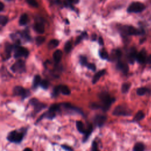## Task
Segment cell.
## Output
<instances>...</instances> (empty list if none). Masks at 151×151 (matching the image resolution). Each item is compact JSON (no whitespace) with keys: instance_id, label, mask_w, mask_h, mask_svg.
I'll use <instances>...</instances> for the list:
<instances>
[{"instance_id":"d6986e66","label":"cell","mask_w":151,"mask_h":151,"mask_svg":"<svg viewBox=\"0 0 151 151\" xmlns=\"http://www.w3.org/2000/svg\"><path fill=\"white\" fill-rule=\"evenodd\" d=\"M59 44V40H56V39H53V40H52L49 43V45H48V48L50 50L52 49H53L56 47H57Z\"/></svg>"},{"instance_id":"30bf717a","label":"cell","mask_w":151,"mask_h":151,"mask_svg":"<svg viewBox=\"0 0 151 151\" xmlns=\"http://www.w3.org/2000/svg\"><path fill=\"white\" fill-rule=\"evenodd\" d=\"M34 30L39 34H43L44 32V24L41 22H37L34 25Z\"/></svg>"},{"instance_id":"3957f363","label":"cell","mask_w":151,"mask_h":151,"mask_svg":"<svg viewBox=\"0 0 151 151\" xmlns=\"http://www.w3.org/2000/svg\"><path fill=\"white\" fill-rule=\"evenodd\" d=\"M11 70L13 72L17 73H22L25 71V66L24 61L20 60L16 61L12 66Z\"/></svg>"},{"instance_id":"484cf974","label":"cell","mask_w":151,"mask_h":151,"mask_svg":"<svg viewBox=\"0 0 151 151\" xmlns=\"http://www.w3.org/2000/svg\"><path fill=\"white\" fill-rule=\"evenodd\" d=\"M8 21V18L6 16H0V25H6Z\"/></svg>"},{"instance_id":"2e32d148","label":"cell","mask_w":151,"mask_h":151,"mask_svg":"<svg viewBox=\"0 0 151 151\" xmlns=\"http://www.w3.org/2000/svg\"><path fill=\"white\" fill-rule=\"evenodd\" d=\"M59 87L60 92H61L63 95H69L70 94V90L67 86L64 85H61V86H59Z\"/></svg>"},{"instance_id":"4316f807","label":"cell","mask_w":151,"mask_h":151,"mask_svg":"<svg viewBox=\"0 0 151 151\" xmlns=\"http://www.w3.org/2000/svg\"><path fill=\"white\" fill-rule=\"evenodd\" d=\"M92 130H93V129H92V126H90L87 128V129L86 130V132H85V138H84V139H83V141H84V142H85V141L88 139L89 136H90V135L91 133L92 132Z\"/></svg>"},{"instance_id":"5bb4252c","label":"cell","mask_w":151,"mask_h":151,"mask_svg":"<svg viewBox=\"0 0 151 151\" xmlns=\"http://www.w3.org/2000/svg\"><path fill=\"white\" fill-rule=\"evenodd\" d=\"M126 32L129 35H137L140 33V32L138 30H137L136 28H135L132 26L128 27L126 28Z\"/></svg>"},{"instance_id":"4dcf8cb0","label":"cell","mask_w":151,"mask_h":151,"mask_svg":"<svg viewBox=\"0 0 151 151\" xmlns=\"http://www.w3.org/2000/svg\"><path fill=\"white\" fill-rule=\"evenodd\" d=\"M147 91V89L145 87H141V88H139L137 90V94L139 96H143L144 95Z\"/></svg>"},{"instance_id":"cb8c5ba5","label":"cell","mask_w":151,"mask_h":151,"mask_svg":"<svg viewBox=\"0 0 151 151\" xmlns=\"http://www.w3.org/2000/svg\"><path fill=\"white\" fill-rule=\"evenodd\" d=\"M55 116H56V113L54 112L49 110L47 112L44 113V114L42 116V118L44 117L49 119H53L54 117H55Z\"/></svg>"},{"instance_id":"d6a6232c","label":"cell","mask_w":151,"mask_h":151,"mask_svg":"<svg viewBox=\"0 0 151 151\" xmlns=\"http://www.w3.org/2000/svg\"><path fill=\"white\" fill-rule=\"evenodd\" d=\"M100 56L103 59H107L108 58V54L106 51L102 50L100 52Z\"/></svg>"},{"instance_id":"ee69618b","label":"cell","mask_w":151,"mask_h":151,"mask_svg":"<svg viewBox=\"0 0 151 151\" xmlns=\"http://www.w3.org/2000/svg\"><path fill=\"white\" fill-rule=\"evenodd\" d=\"M147 62H148L149 63H151V55L148 57V59H147Z\"/></svg>"},{"instance_id":"f35d334b","label":"cell","mask_w":151,"mask_h":151,"mask_svg":"<svg viewBox=\"0 0 151 151\" xmlns=\"http://www.w3.org/2000/svg\"><path fill=\"white\" fill-rule=\"evenodd\" d=\"M59 92H60L59 87V86H57V87H56L54 89V95L55 96H57V95H58V94L59 93Z\"/></svg>"},{"instance_id":"7bdbcfd3","label":"cell","mask_w":151,"mask_h":151,"mask_svg":"<svg viewBox=\"0 0 151 151\" xmlns=\"http://www.w3.org/2000/svg\"><path fill=\"white\" fill-rule=\"evenodd\" d=\"M68 1H70V2H71V3H77L79 1V0H68Z\"/></svg>"},{"instance_id":"1f68e13d","label":"cell","mask_w":151,"mask_h":151,"mask_svg":"<svg viewBox=\"0 0 151 151\" xmlns=\"http://www.w3.org/2000/svg\"><path fill=\"white\" fill-rule=\"evenodd\" d=\"M27 3L30 5L31 7H34V8H37L39 6V4L37 3V1L35 0H26Z\"/></svg>"},{"instance_id":"7a4b0ae2","label":"cell","mask_w":151,"mask_h":151,"mask_svg":"<svg viewBox=\"0 0 151 151\" xmlns=\"http://www.w3.org/2000/svg\"><path fill=\"white\" fill-rule=\"evenodd\" d=\"M145 8L143 4L139 2H135L132 3L128 8L129 13H140Z\"/></svg>"},{"instance_id":"bcb514c9","label":"cell","mask_w":151,"mask_h":151,"mask_svg":"<svg viewBox=\"0 0 151 151\" xmlns=\"http://www.w3.org/2000/svg\"><path fill=\"white\" fill-rule=\"evenodd\" d=\"M92 40H93V41H95L96 39V35H92Z\"/></svg>"},{"instance_id":"ba28073f","label":"cell","mask_w":151,"mask_h":151,"mask_svg":"<svg viewBox=\"0 0 151 151\" xmlns=\"http://www.w3.org/2000/svg\"><path fill=\"white\" fill-rule=\"evenodd\" d=\"M30 104L34 107V109L36 112L40 111L42 109L46 107V105L42 103H40L36 99H32L30 102Z\"/></svg>"},{"instance_id":"60d3db41","label":"cell","mask_w":151,"mask_h":151,"mask_svg":"<svg viewBox=\"0 0 151 151\" xmlns=\"http://www.w3.org/2000/svg\"><path fill=\"white\" fill-rule=\"evenodd\" d=\"M4 8V5L3 3H1V1H0V11H1L2 10H3Z\"/></svg>"},{"instance_id":"b9f144b4","label":"cell","mask_w":151,"mask_h":151,"mask_svg":"<svg viewBox=\"0 0 151 151\" xmlns=\"http://www.w3.org/2000/svg\"><path fill=\"white\" fill-rule=\"evenodd\" d=\"M99 43H100V45H103V39L102 37H100L99 38Z\"/></svg>"},{"instance_id":"836d02e7","label":"cell","mask_w":151,"mask_h":151,"mask_svg":"<svg viewBox=\"0 0 151 151\" xmlns=\"http://www.w3.org/2000/svg\"><path fill=\"white\" fill-rule=\"evenodd\" d=\"M71 49V43L70 42H68L67 43H66V44H65L64 46V50L66 53H68L70 52Z\"/></svg>"},{"instance_id":"f1b7e54d","label":"cell","mask_w":151,"mask_h":151,"mask_svg":"<svg viewBox=\"0 0 151 151\" xmlns=\"http://www.w3.org/2000/svg\"><path fill=\"white\" fill-rule=\"evenodd\" d=\"M45 42V38L43 36H39L36 38V43L37 45H41Z\"/></svg>"},{"instance_id":"d590c367","label":"cell","mask_w":151,"mask_h":151,"mask_svg":"<svg viewBox=\"0 0 151 151\" xmlns=\"http://www.w3.org/2000/svg\"><path fill=\"white\" fill-rule=\"evenodd\" d=\"M86 66H87V67L89 69H90V70H93V71H95V70H96V66H95L94 64L89 63V64H87Z\"/></svg>"},{"instance_id":"ab89813d","label":"cell","mask_w":151,"mask_h":151,"mask_svg":"<svg viewBox=\"0 0 151 151\" xmlns=\"http://www.w3.org/2000/svg\"><path fill=\"white\" fill-rule=\"evenodd\" d=\"M62 147L64 148L65 150H68V151H72L73 149L71 147L68 146H66V145H62Z\"/></svg>"},{"instance_id":"9c48e42d","label":"cell","mask_w":151,"mask_h":151,"mask_svg":"<svg viewBox=\"0 0 151 151\" xmlns=\"http://www.w3.org/2000/svg\"><path fill=\"white\" fill-rule=\"evenodd\" d=\"M94 121H95V124L97 126L100 127V126H103V124L104 123V122H106V117L104 115H97L95 116Z\"/></svg>"},{"instance_id":"9a60e30c","label":"cell","mask_w":151,"mask_h":151,"mask_svg":"<svg viewBox=\"0 0 151 151\" xmlns=\"http://www.w3.org/2000/svg\"><path fill=\"white\" fill-rule=\"evenodd\" d=\"M136 56H137V53H136V50L135 49L133 48L131 50V52L129 54V61L131 63H133V61H135V60L136 58Z\"/></svg>"},{"instance_id":"8fae6325","label":"cell","mask_w":151,"mask_h":151,"mask_svg":"<svg viewBox=\"0 0 151 151\" xmlns=\"http://www.w3.org/2000/svg\"><path fill=\"white\" fill-rule=\"evenodd\" d=\"M106 73V70H100L99 71V72H97L93 77V83L95 84L96 83H97L99 80L100 79V78L102 76H103Z\"/></svg>"},{"instance_id":"5b68a950","label":"cell","mask_w":151,"mask_h":151,"mask_svg":"<svg viewBox=\"0 0 151 151\" xmlns=\"http://www.w3.org/2000/svg\"><path fill=\"white\" fill-rule=\"evenodd\" d=\"M28 56V51L23 47L16 46L14 49V57L19 58L21 57H27Z\"/></svg>"},{"instance_id":"e0dca14e","label":"cell","mask_w":151,"mask_h":151,"mask_svg":"<svg viewBox=\"0 0 151 151\" xmlns=\"http://www.w3.org/2000/svg\"><path fill=\"white\" fill-rule=\"evenodd\" d=\"M76 126H77V129L78 130L82 133L85 134L86 129L85 128V126L83 125V123L81 122V121H77L76 122Z\"/></svg>"},{"instance_id":"4fadbf2b","label":"cell","mask_w":151,"mask_h":151,"mask_svg":"<svg viewBox=\"0 0 151 151\" xmlns=\"http://www.w3.org/2000/svg\"><path fill=\"white\" fill-rule=\"evenodd\" d=\"M62 52L60 50H57L53 54V59L56 63H59L62 57Z\"/></svg>"},{"instance_id":"277c9868","label":"cell","mask_w":151,"mask_h":151,"mask_svg":"<svg viewBox=\"0 0 151 151\" xmlns=\"http://www.w3.org/2000/svg\"><path fill=\"white\" fill-rule=\"evenodd\" d=\"M8 140L12 142H20L23 138V133L17 131H13L8 135Z\"/></svg>"},{"instance_id":"ffe728a7","label":"cell","mask_w":151,"mask_h":151,"mask_svg":"<svg viewBox=\"0 0 151 151\" xmlns=\"http://www.w3.org/2000/svg\"><path fill=\"white\" fill-rule=\"evenodd\" d=\"M118 67L119 69H121L122 71H123L125 73H127L128 71V66L126 63H124L123 62H119L118 64Z\"/></svg>"},{"instance_id":"8992f818","label":"cell","mask_w":151,"mask_h":151,"mask_svg":"<svg viewBox=\"0 0 151 151\" xmlns=\"http://www.w3.org/2000/svg\"><path fill=\"white\" fill-rule=\"evenodd\" d=\"M130 111L128 109L122 106H118L113 111V115L116 116H127L129 115Z\"/></svg>"},{"instance_id":"d4e9b609","label":"cell","mask_w":151,"mask_h":151,"mask_svg":"<svg viewBox=\"0 0 151 151\" xmlns=\"http://www.w3.org/2000/svg\"><path fill=\"white\" fill-rule=\"evenodd\" d=\"M145 117V113L142 111H139L135 116V120L139 121L143 119Z\"/></svg>"},{"instance_id":"74e56055","label":"cell","mask_w":151,"mask_h":151,"mask_svg":"<svg viewBox=\"0 0 151 151\" xmlns=\"http://www.w3.org/2000/svg\"><path fill=\"white\" fill-rule=\"evenodd\" d=\"M80 62H81V63L83 65H86V64H87V59H86V58L85 57H83V56L81 57V58H80Z\"/></svg>"},{"instance_id":"ac0fdd59","label":"cell","mask_w":151,"mask_h":151,"mask_svg":"<svg viewBox=\"0 0 151 151\" xmlns=\"http://www.w3.org/2000/svg\"><path fill=\"white\" fill-rule=\"evenodd\" d=\"M28 17L27 14H24L20 17V18L19 20V23L21 25H25L28 23Z\"/></svg>"},{"instance_id":"7402d4cb","label":"cell","mask_w":151,"mask_h":151,"mask_svg":"<svg viewBox=\"0 0 151 151\" xmlns=\"http://www.w3.org/2000/svg\"><path fill=\"white\" fill-rule=\"evenodd\" d=\"M41 82V78L40 76L37 75L34 77V80H33V86L34 88H36L40 84Z\"/></svg>"},{"instance_id":"603a6c76","label":"cell","mask_w":151,"mask_h":151,"mask_svg":"<svg viewBox=\"0 0 151 151\" xmlns=\"http://www.w3.org/2000/svg\"><path fill=\"white\" fill-rule=\"evenodd\" d=\"M145 147L142 143H137L133 147V151H144Z\"/></svg>"},{"instance_id":"e575fe53","label":"cell","mask_w":151,"mask_h":151,"mask_svg":"<svg viewBox=\"0 0 151 151\" xmlns=\"http://www.w3.org/2000/svg\"><path fill=\"white\" fill-rule=\"evenodd\" d=\"M40 85L44 89H47L49 87V83L48 82V81L46 80H43V81H41L40 82Z\"/></svg>"},{"instance_id":"83f0119b","label":"cell","mask_w":151,"mask_h":151,"mask_svg":"<svg viewBox=\"0 0 151 151\" xmlns=\"http://www.w3.org/2000/svg\"><path fill=\"white\" fill-rule=\"evenodd\" d=\"M130 87H131V84L130 83H124L122 86V92L123 93H127L128 92Z\"/></svg>"},{"instance_id":"44dd1931","label":"cell","mask_w":151,"mask_h":151,"mask_svg":"<svg viewBox=\"0 0 151 151\" xmlns=\"http://www.w3.org/2000/svg\"><path fill=\"white\" fill-rule=\"evenodd\" d=\"M13 49V47L12 45L8 44L6 45V48H5V51H6V55L7 57V59H8L10 56H11V53Z\"/></svg>"},{"instance_id":"f6af8a7d","label":"cell","mask_w":151,"mask_h":151,"mask_svg":"<svg viewBox=\"0 0 151 151\" xmlns=\"http://www.w3.org/2000/svg\"><path fill=\"white\" fill-rule=\"evenodd\" d=\"M23 151H32V149H30V148H25Z\"/></svg>"},{"instance_id":"8d00e7d4","label":"cell","mask_w":151,"mask_h":151,"mask_svg":"<svg viewBox=\"0 0 151 151\" xmlns=\"http://www.w3.org/2000/svg\"><path fill=\"white\" fill-rule=\"evenodd\" d=\"M92 151H99L97 146V143L96 142H94L92 144Z\"/></svg>"},{"instance_id":"f546056e","label":"cell","mask_w":151,"mask_h":151,"mask_svg":"<svg viewBox=\"0 0 151 151\" xmlns=\"http://www.w3.org/2000/svg\"><path fill=\"white\" fill-rule=\"evenodd\" d=\"M60 105L56 104H53L52 106H50V107L49 109V110L51 111L56 113L57 111H59L60 110Z\"/></svg>"},{"instance_id":"7c38bea8","label":"cell","mask_w":151,"mask_h":151,"mask_svg":"<svg viewBox=\"0 0 151 151\" xmlns=\"http://www.w3.org/2000/svg\"><path fill=\"white\" fill-rule=\"evenodd\" d=\"M136 59L139 63H143L146 59V53L143 50L141 51L139 53L137 54Z\"/></svg>"},{"instance_id":"52a82bcc","label":"cell","mask_w":151,"mask_h":151,"mask_svg":"<svg viewBox=\"0 0 151 151\" xmlns=\"http://www.w3.org/2000/svg\"><path fill=\"white\" fill-rule=\"evenodd\" d=\"M14 93L16 96H20L23 97H26L28 96L29 92L21 86H16L14 89Z\"/></svg>"},{"instance_id":"6da1fadb","label":"cell","mask_w":151,"mask_h":151,"mask_svg":"<svg viewBox=\"0 0 151 151\" xmlns=\"http://www.w3.org/2000/svg\"><path fill=\"white\" fill-rule=\"evenodd\" d=\"M99 97L102 102V108L104 111L107 110L111 106V103L115 101V99L111 98L107 93H102L100 95Z\"/></svg>"}]
</instances>
